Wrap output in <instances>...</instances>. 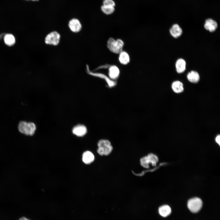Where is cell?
<instances>
[{"mask_svg": "<svg viewBox=\"0 0 220 220\" xmlns=\"http://www.w3.org/2000/svg\"><path fill=\"white\" fill-rule=\"evenodd\" d=\"M36 127L33 122L20 121L18 125V129L21 133L27 136H32L36 130Z\"/></svg>", "mask_w": 220, "mask_h": 220, "instance_id": "cell-1", "label": "cell"}, {"mask_svg": "<svg viewBox=\"0 0 220 220\" xmlns=\"http://www.w3.org/2000/svg\"><path fill=\"white\" fill-rule=\"evenodd\" d=\"M97 145L98 148L97 151L101 156H108L112 151L113 147L111 142L108 139H100L98 141Z\"/></svg>", "mask_w": 220, "mask_h": 220, "instance_id": "cell-2", "label": "cell"}, {"mask_svg": "<svg viewBox=\"0 0 220 220\" xmlns=\"http://www.w3.org/2000/svg\"><path fill=\"white\" fill-rule=\"evenodd\" d=\"M124 42L121 39L115 40L112 38H110L107 42L108 48L112 52L116 53H119L122 51Z\"/></svg>", "mask_w": 220, "mask_h": 220, "instance_id": "cell-3", "label": "cell"}, {"mask_svg": "<svg viewBox=\"0 0 220 220\" xmlns=\"http://www.w3.org/2000/svg\"><path fill=\"white\" fill-rule=\"evenodd\" d=\"M61 35L59 32L53 31L47 34L44 39L45 43L50 46H56L60 43Z\"/></svg>", "mask_w": 220, "mask_h": 220, "instance_id": "cell-4", "label": "cell"}, {"mask_svg": "<svg viewBox=\"0 0 220 220\" xmlns=\"http://www.w3.org/2000/svg\"><path fill=\"white\" fill-rule=\"evenodd\" d=\"M203 202L198 197H194L189 200L187 202V207L192 213L198 212L201 208Z\"/></svg>", "mask_w": 220, "mask_h": 220, "instance_id": "cell-5", "label": "cell"}, {"mask_svg": "<svg viewBox=\"0 0 220 220\" xmlns=\"http://www.w3.org/2000/svg\"><path fill=\"white\" fill-rule=\"evenodd\" d=\"M73 134L78 137H82L87 132V129L85 125L79 124L75 126L72 129Z\"/></svg>", "mask_w": 220, "mask_h": 220, "instance_id": "cell-6", "label": "cell"}, {"mask_svg": "<svg viewBox=\"0 0 220 220\" xmlns=\"http://www.w3.org/2000/svg\"><path fill=\"white\" fill-rule=\"evenodd\" d=\"M68 26L71 31L75 33L80 32L82 27L80 21L76 18L71 20L69 22Z\"/></svg>", "mask_w": 220, "mask_h": 220, "instance_id": "cell-7", "label": "cell"}, {"mask_svg": "<svg viewBox=\"0 0 220 220\" xmlns=\"http://www.w3.org/2000/svg\"><path fill=\"white\" fill-rule=\"evenodd\" d=\"M88 73L92 75L98 77L103 79L107 83L108 87L109 88H112L116 85V82L111 79L108 76L102 74L98 73H94L88 71Z\"/></svg>", "mask_w": 220, "mask_h": 220, "instance_id": "cell-8", "label": "cell"}, {"mask_svg": "<svg viewBox=\"0 0 220 220\" xmlns=\"http://www.w3.org/2000/svg\"><path fill=\"white\" fill-rule=\"evenodd\" d=\"M217 27V23L212 19L209 18L205 20L204 27L206 30L210 32H213L215 31Z\"/></svg>", "mask_w": 220, "mask_h": 220, "instance_id": "cell-9", "label": "cell"}, {"mask_svg": "<svg viewBox=\"0 0 220 220\" xmlns=\"http://www.w3.org/2000/svg\"><path fill=\"white\" fill-rule=\"evenodd\" d=\"M120 71L117 67L112 65L108 69V77L112 80L115 81L119 76Z\"/></svg>", "mask_w": 220, "mask_h": 220, "instance_id": "cell-10", "label": "cell"}, {"mask_svg": "<svg viewBox=\"0 0 220 220\" xmlns=\"http://www.w3.org/2000/svg\"><path fill=\"white\" fill-rule=\"evenodd\" d=\"M94 156L90 151H87L82 154V160L85 164H89L92 163L94 160Z\"/></svg>", "mask_w": 220, "mask_h": 220, "instance_id": "cell-11", "label": "cell"}, {"mask_svg": "<svg viewBox=\"0 0 220 220\" xmlns=\"http://www.w3.org/2000/svg\"><path fill=\"white\" fill-rule=\"evenodd\" d=\"M171 35L175 38L179 37L182 34V31L181 28L177 24H173L170 29Z\"/></svg>", "mask_w": 220, "mask_h": 220, "instance_id": "cell-12", "label": "cell"}, {"mask_svg": "<svg viewBox=\"0 0 220 220\" xmlns=\"http://www.w3.org/2000/svg\"><path fill=\"white\" fill-rule=\"evenodd\" d=\"M186 62L182 58H179L176 61L175 67L178 73H181L184 72L186 69Z\"/></svg>", "mask_w": 220, "mask_h": 220, "instance_id": "cell-13", "label": "cell"}, {"mask_svg": "<svg viewBox=\"0 0 220 220\" xmlns=\"http://www.w3.org/2000/svg\"><path fill=\"white\" fill-rule=\"evenodd\" d=\"M188 80L193 83H197L200 80V75L196 72L192 71L189 72L187 75Z\"/></svg>", "mask_w": 220, "mask_h": 220, "instance_id": "cell-14", "label": "cell"}, {"mask_svg": "<svg viewBox=\"0 0 220 220\" xmlns=\"http://www.w3.org/2000/svg\"><path fill=\"white\" fill-rule=\"evenodd\" d=\"M171 88L173 91L176 93H182L184 90L183 84L179 81H175L171 84Z\"/></svg>", "mask_w": 220, "mask_h": 220, "instance_id": "cell-15", "label": "cell"}, {"mask_svg": "<svg viewBox=\"0 0 220 220\" xmlns=\"http://www.w3.org/2000/svg\"><path fill=\"white\" fill-rule=\"evenodd\" d=\"M171 212L170 207L167 205H163L159 208V213L163 217H165L169 215Z\"/></svg>", "mask_w": 220, "mask_h": 220, "instance_id": "cell-16", "label": "cell"}, {"mask_svg": "<svg viewBox=\"0 0 220 220\" xmlns=\"http://www.w3.org/2000/svg\"><path fill=\"white\" fill-rule=\"evenodd\" d=\"M119 59L120 62L122 64L125 65L130 61V57L127 53L122 51L119 53Z\"/></svg>", "mask_w": 220, "mask_h": 220, "instance_id": "cell-17", "label": "cell"}, {"mask_svg": "<svg viewBox=\"0 0 220 220\" xmlns=\"http://www.w3.org/2000/svg\"><path fill=\"white\" fill-rule=\"evenodd\" d=\"M4 40L5 43L9 46H12L15 42V39L14 36L10 34H7L4 36Z\"/></svg>", "mask_w": 220, "mask_h": 220, "instance_id": "cell-18", "label": "cell"}, {"mask_svg": "<svg viewBox=\"0 0 220 220\" xmlns=\"http://www.w3.org/2000/svg\"><path fill=\"white\" fill-rule=\"evenodd\" d=\"M101 9L102 12L107 15L112 14L115 11L114 7L103 5L101 6Z\"/></svg>", "mask_w": 220, "mask_h": 220, "instance_id": "cell-19", "label": "cell"}, {"mask_svg": "<svg viewBox=\"0 0 220 220\" xmlns=\"http://www.w3.org/2000/svg\"><path fill=\"white\" fill-rule=\"evenodd\" d=\"M147 156L149 163H151L153 166H155L156 165L158 159L156 155L152 153H150Z\"/></svg>", "mask_w": 220, "mask_h": 220, "instance_id": "cell-20", "label": "cell"}, {"mask_svg": "<svg viewBox=\"0 0 220 220\" xmlns=\"http://www.w3.org/2000/svg\"><path fill=\"white\" fill-rule=\"evenodd\" d=\"M140 164L141 166L145 168H148L149 167L148 162L147 156L141 158L140 160Z\"/></svg>", "mask_w": 220, "mask_h": 220, "instance_id": "cell-21", "label": "cell"}, {"mask_svg": "<svg viewBox=\"0 0 220 220\" xmlns=\"http://www.w3.org/2000/svg\"><path fill=\"white\" fill-rule=\"evenodd\" d=\"M103 5L114 7L115 3L113 0H104L103 2Z\"/></svg>", "mask_w": 220, "mask_h": 220, "instance_id": "cell-22", "label": "cell"}, {"mask_svg": "<svg viewBox=\"0 0 220 220\" xmlns=\"http://www.w3.org/2000/svg\"><path fill=\"white\" fill-rule=\"evenodd\" d=\"M216 142L220 145V136L219 135H217L215 138Z\"/></svg>", "mask_w": 220, "mask_h": 220, "instance_id": "cell-23", "label": "cell"}, {"mask_svg": "<svg viewBox=\"0 0 220 220\" xmlns=\"http://www.w3.org/2000/svg\"><path fill=\"white\" fill-rule=\"evenodd\" d=\"M19 220H30L29 219L25 217H21L19 219Z\"/></svg>", "mask_w": 220, "mask_h": 220, "instance_id": "cell-24", "label": "cell"}, {"mask_svg": "<svg viewBox=\"0 0 220 220\" xmlns=\"http://www.w3.org/2000/svg\"><path fill=\"white\" fill-rule=\"evenodd\" d=\"M5 34H2L0 35V39H1L3 37H4Z\"/></svg>", "mask_w": 220, "mask_h": 220, "instance_id": "cell-25", "label": "cell"}, {"mask_svg": "<svg viewBox=\"0 0 220 220\" xmlns=\"http://www.w3.org/2000/svg\"><path fill=\"white\" fill-rule=\"evenodd\" d=\"M32 0V1H38V0Z\"/></svg>", "mask_w": 220, "mask_h": 220, "instance_id": "cell-26", "label": "cell"}]
</instances>
